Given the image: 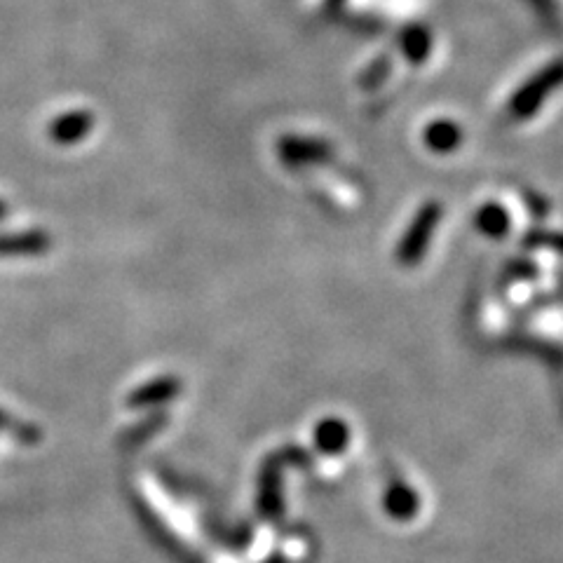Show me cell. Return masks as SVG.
Segmentation results:
<instances>
[{"label": "cell", "mask_w": 563, "mask_h": 563, "mask_svg": "<svg viewBox=\"0 0 563 563\" xmlns=\"http://www.w3.org/2000/svg\"><path fill=\"white\" fill-rule=\"evenodd\" d=\"M563 85V59L552 61L545 69L535 73L531 80H526L524 85L514 92L510 101V111L514 118H531L535 111L552 97L554 90H559Z\"/></svg>", "instance_id": "1"}, {"label": "cell", "mask_w": 563, "mask_h": 563, "mask_svg": "<svg viewBox=\"0 0 563 563\" xmlns=\"http://www.w3.org/2000/svg\"><path fill=\"white\" fill-rule=\"evenodd\" d=\"M439 219H442V205H437V202H427V205L413 216L411 226L406 228L402 242H399V263H404V266H416V263L423 259L427 247H430V240L434 237V230L439 226Z\"/></svg>", "instance_id": "2"}, {"label": "cell", "mask_w": 563, "mask_h": 563, "mask_svg": "<svg viewBox=\"0 0 563 563\" xmlns=\"http://www.w3.org/2000/svg\"><path fill=\"white\" fill-rule=\"evenodd\" d=\"M460 141H463V132L451 120H437L425 130V144L434 153H451Z\"/></svg>", "instance_id": "3"}, {"label": "cell", "mask_w": 563, "mask_h": 563, "mask_svg": "<svg viewBox=\"0 0 563 563\" xmlns=\"http://www.w3.org/2000/svg\"><path fill=\"white\" fill-rule=\"evenodd\" d=\"M434 40L430 36V31L425 26H409L402 33V52L404 57L411 61V64H423V61L430 57Z\"/></svg>", "instance_id": "4"}, {"label": "cell", "mask_w": 563, "mask_h": 563, "mask_svg": "<svg viewBox=\"0 0 563 563\" xmlns=\"http://www.w3.org/2000/svg\"><path fill=\"white\" fill-rule=\"evenodd\" d=\"M385 507H388V512L392 514V517L409 519L418 512V498L409 486L397 484L390 488L388 498H385Z\"/></svg>", "instance_id": "5"}, {"label": "cell", "mask_w": 563, "mask_h": 563, "mask_svg": "<svg viewBox=\"0 0 563 563\" xmlns=\"http://www.w3.org/2000/svg\"><path fill=\"white\" fill-rule=\"evenodd\" d=\"M477 226L481 233L500 237L510 230V216H507V212L500 205H484L477 214Z\"/></svg>", "instance_id": "6"}, {"label": "cell", "mask_w": 563, "mask_h": 563, "mask_svg": "<svg viewBox=\"0 0 563 563\" xmlns=\"http://www.w3.org/2000/svg\"><path fill=\"white\" fill-rule=\"evenodd\" d=\"M317 442H320L327 451H341L345 444H348V427L338 420H329L320 427V434H317Z\"/></svg>", "instance_id": "7"}, {"label": "cell", "mask_w": 563, "mask_h": 563, "mask_svg": "<svg viewBox=\"0 0 563 563\" xmlns=\"http://www.w3.org/2000/svg\"><path fill=\"white\" fill-rule=\"evenodd\" d=\"M329 3H331V5H341L343 0H329Z\"/></svg>", "instance_id": "8"}]
</instances>
